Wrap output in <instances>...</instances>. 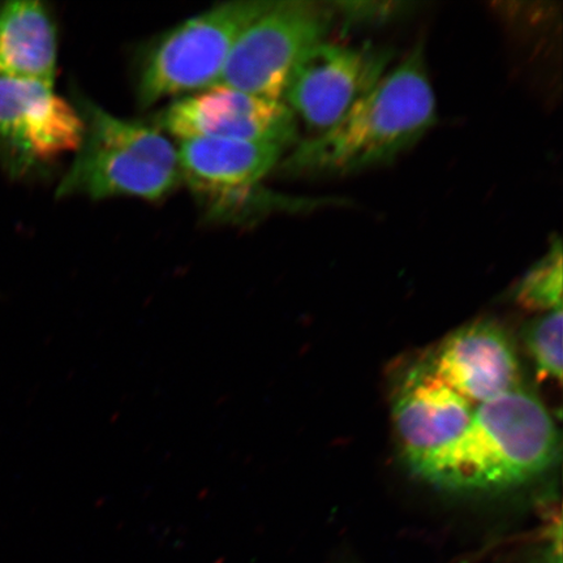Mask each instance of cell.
I'll return each instance as SVG.
<instances>
[{
    "mask_svg": "<svg viewBox=\"0 0 563 563\" xmlns=\"http://www.w3.org/2000/svg\"><path fill=\"white\" fill-rule=\"evenodd\" d=\"M272 3L238 0L218 4L175 26L145 59L139 103L150 108L166 97L213 87L238 38Z\"/></svg>",
    "mask_w": 563,
    "mask_h": 563,
    "instance_id": "2",
    "label": "cell"
},
{
    "mask_svg": "<svg viewBox=\"0 0 563 563\" xmlns=\"http://www.w3.org/2000/svg\"><path fill=\"white\" fill-rule=\"evenodd\" d=\"M333 10L351 25H376L405 13L408 3L398 2H340L330 3Z\"/></svg>",
    "mask_w": 563,
    "mask_h": 563,
    "instance_id": "13",
    "label": "cell"
},
{
    "mask_svg": "<svg viewBox=\"0 0 563 563\" xmlns=\"http://www.w3.org/2000/svg\"><path fill=\"white\" fill-rule=\"evenodd\" d=\"M181 140L221 139L276 144L299 143L298 119L284 101L210 87L179 98L162 110L154 124Z\"/></svg>",
    "mask_w": 563,
    "mask_h": 563,
    "instance_id": "5",
    "label": "cell"
},
{
    "mask_svg": "<svg viewBox=\"0 0 563 563\" xmlns=\"http://www.w3.org/2000/svg\"><path fill=\"white\" fill-rule=\"evenodd\" d=\"M334 19L330 3L273 2L245 27L213 87L282 101L295 63L308 48L325 40Z\"/></svg>",
    "mask_w": 563,
    "mask_h": 563,
    "instance_id": "3",
    "label": "cell"
},
{
    "mask_svg": "<svg viewBox=\"0 0 563 563\" xmlns=\"http://www.w3.org/2000/svg\"><path fill=\"white\" fill-rule=\"evenodd\" d=\"M86 137L103 146L179 173L178 147L156 126L110 114L100 106L80 101Z\"/></svg>",
    "mask_w": 563,
    "mask_h": 563,
    "instance_id": "10",
    "label": "cell"
},
{
    "mask_svg": "<svg viewBox=\"0 0 563 563\" xmlns=\"http://www.w3.org/2000/svg\"><path fill=\"white\" fill-rule=\"evenodd\" d=\"M525 343L541 376L562 379V308L543 313L526 328Z\"/></svg>",
    "mask_w": 563,
    "mask_h": 563,
    "instance_id": "12",
    "label": "cell"
},
{
    "mask_svg": "<svg viewBox=\"0 0 563 563\" xmlns=\"http://www.w3.org/2000/svg\"><path fill=\"white\" fill-rule=\"evenodd\" d=\"M56 32L38 2L7 3L0 10V77L54 87Z\"/></svg>",
    "mask_w": 563,
    "mask_h": 563,
    "instance_id": "9",
    "label": "cell"
},
{
    "mask_svg": "<svg viewBox=\"0 0 563 563\" xmlns=\"http://www.w3.org/2000/svg\"><path fill=\"white\" fill-rule=\"evenodd\" d=\"M86 136L80 112L46 84L0 77V137L25 157L76 153Z\"/></svg>",
    "mask_w": 563,
    "mask_h": 563,
    "instance_id": "7",
    "label": "cell"
},
{
    "mask_svg": "<svg viewBox=\"0 0 563 563\" xmlns=\"http://www.w3.org/2000/svg\"><path fill=\"white\" fill-rule=\"evenodd\" d=\"M517 301L533 312H551L562 308V245L555 239L551 250L520 282Z\"/></svg>",
    "mask_w": 563,
    "mask_h": 563,
    "instance_id": "11",
    "label": "cell"
},
{
    "mask_svg": "<svg viewBox=\"0 0 563 563\" xmlns=\"http://www.w3.org/2000/svg\"><path fill=\"white\" fill-rule=\"evenodd\" d=\"M178 172L103 146L84 136L73 165L60 181L58 196H86L101 200L139 197L158 200L180 185Z\"/></svg>",
    "mask_w": 563,
    "mask_h": 563,
    "instance_id": "8",
    "label": "cell"
},
{
    "mask_svg": "<svg viewBox=\"0 0 563 563\" xmlns=\"http://www.w3.org/2000/svg\"><path fill=\"white\" fill-rule=\"evenodd\" d=\"M424 47L400 65L332 129L299 141L280 168L295 176L347 175L389 164L438 122Z\"/></svg>",
    "mask_w": 563,
    "mask_h": 563,
    "instance_id": "1",
    "label": "cell"
},
{
    "mask_svg": "<svg viewBox=\"0 0 563 563\" xmlns=\"http://www.w3.org/2000/svg\"><path fill=\"white\" fill-rule=\"evenodd\" d=\"M391 60L386 47L320 42L295 63L282 101L309 130L325 132L377 87Z\"/></svg>",
    "mask_w": 563,
    "mask_h": 563,
    "instance_id": "4",
    "label": "cell"
},
{
    "mask_svg": "<svg viewBox=\"0 0 563 563\" xmlns=\"http://www.w3.org/2000/svg\"><path fill=\"white\" fill-rule=\"evenodd\" d=\"M286 150L255 141L189 139L178 147L179 173L196 194L213 201L220 216L230 203L252 199L255 188L280 164Z\"/></svg>",
    "mask_w": 563,
    "mask_h": 563,
    "instance_id": "6",
    "label": "cell"
}]
</instances>
